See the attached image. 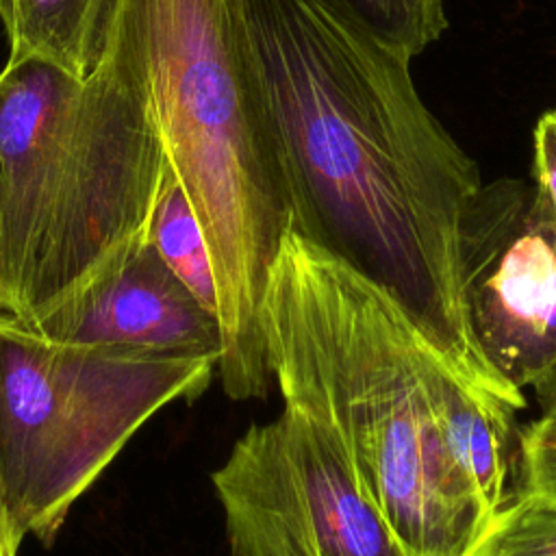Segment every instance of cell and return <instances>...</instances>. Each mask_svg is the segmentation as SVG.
<instances>
[{"label": "cell", "mask_w": 556, "mask_h": 556, "mask_svg": "<svg viewBox=\"0 0 556 556\" xmlns=\"http://www.w3.org/2000/svg\"><path fill=\"white\" fill-rule=\"evenodd\" d=\"M291 230L382 287L478 393L513 410L471 330L463 232L484 185L421 100L410 56L328 0H243Z\"/></svg>", "instance_id": "cell-1"}, {"label": "cell", "mask_w": 556, "mask_h": 556, "mask_svg": "<svg viewBox=\"0 0 556 556\" xmlns=\"http://www.w3.org/2000/svg\"><path fill=\"white\" fill-rule=\"evenodd\" d=\"M261 328L285 408L328 439L404 556H469L495 515L439 421V406L465 380L404 308L289 228Z\"/></svg>", "instance_id": "cell-2"}, {"label": "cell", "mask_w": 556, "mask_h": 556, "mask_svg": "<svg viewBox=\"0 0 556 556\" xmlns=\"http://www.w3.org/2000/svg\"><path fill=\"white\" fill-rule=\"evenodd\" d=\"M167 165L200 224L217 289V374L232 400L269 387L261 311L291 226L243 0H115Z\"/></svg>", "instance_id": "cell-3"}, {"label": "cell", "mask_w": 556, "mask_h": 556, "mask_svg": "<svg viewBox=\"0 0 556 556\" xmlns=\"http://www.w3.org/2000/svg\"><path fill=\"white\" fill-rule=\"evenodd\" d=\"M165 169L141 78L109 22L76 78L22 59L0 72V313L28 326L76 300L148 224Z\"/></svg>", "instance_id": "cell-4"}, {"label": "cell", "mask_w": 556, "mask_h": 556, "mask_svg": "<svg viewBox=\"0 0 556 556\" xmlns=\"http://www.w3.org/2000/svg\"><path fill=\"white\" fill-rule=\"evenodd\" d=\"M215 371L213 356L59 341L0 313V495L20 539L50 545L128 439Z\"/></svg>", "instance_id": "cell-5"}, {"label": "cell", "mask_w": 556, "mask_h": 556, "mask_svg": "<svg viewBox=\"0 0 556 556\" xmlns=\"http://www.w3.org/2000/svg\"><path fill=\"white\" fill-rule=\"evenodd\" d=\"M228 556H404L328 439L282 408L211 473Z\"/></svg>", "instance_id": "cell-6"}, {"label": "cell", "mask_w": 556, "mask_h": 556, "mask_svg": "<svg viewBox=\"0 0 556 556\" xmlns=\"http://www.w3.org/2000/svg\"><path fill=\"white\" fill-rule=\"evenodd\" d=\"M463 287L486 361L532 387L556 363V219L536 189L484 185L463 232Z\"/></svg>", "instance_id": "cell-7"}, {"label": "cell", "mask_w": 556, "mask_h": 556, "mask_svg": "<svg viewBox=\"0 0 556 556\" xmlns=\"http://www.w3.org/2000/svg\"><path fill=\"white\" fill-rule=\"evenodd\" d=\"M33 328L59 341L163 356L219 361L222 354L217 315L174 276L148 237L139 239L76 300Z\"/></svg>", "instance_id": "cell-8"}, {"label": "cell", "mask_w": 556, "mask_h": 556, "mask_svg": "<svg viewBox=\"0 0 556 556\" xmlns=\"http://www.w3.org/2000/svg\"><path fill=\"white\" fill-rule=\"evenodd\" d=\"M115 0H0L9 61L39 59L85 78L98 63Z\"/></svg>", "instance_id": "cell-9"}, {"label": "cell", "mask_w": 556, "mask_h": 556, "mask_svg": "<svg viewBox=\"0 0 556 556\" xmlns=\"http://www.w3.org/2000/svg\"><path fill=\"white\" fill-rule=\"evenodd\" d=\"M148 241L198 302L217 315V289L206 241L167 161L148 224Z\"/></svg>", "instance_id": "cell-10"}, {"label": "cell", "mask_w": 556, "mask_h": 556, "mask_svg": "<svg viewBox=\"0 0 556 556\" xmlns=\"http://www.w3.org/2000/svg\"><path fill=\"white\" fill-rule=\"evenodd\" d=\"M369 33L402 50L421 54L447 30L445 0H328Z\"/></svg>", "instance_id": "cell-11"}, {"label": "cell", "mask_w": 556, "mask_h": 556, "mask_svg": "<svg viewBox=\"0 0 556 556\" xmlns=\"http://www.w3.org/2000/svg\"><path fill=\"white\" fill-rule=\"evenodd\" d=\"M469 556H556V502L519 491L502 504Z\"/></svg>", "instance_id": "cell-12"}, {"label": "cell", "mask_w": 556, "mask_h": 556, "mask_svg": "<svg viewBox=\"0 0 556 556\" xmlns=\"http://www.w3.org/2000/svg\"><path fill=\"white\" fill-rule=\"evenodd\" d=\"M517 443L521 491L556 502V410H545L526 426Z\"/></svg>", "instance_id": "cell-13"}, {"label": "cell", "mask_w": 556, "mask_h": 556, "mask_svg": "<svg viewBox=\"0 0 556 556\" xmlns=\"http://www.w3.org/2000/svg\"><path fill=\"white\" fill-rule=\"evenodd\" d=\"M536 191L556 219V109L539 117L534 126Z\"/></svg>", "instance_id": "cell-14"}, {"label": "cell", "mask_w": 556, "mask_h": 556, "mask_svg": "<svg viewBox=\"0 0 556 556\" xmlns=\"http://www.w3.org/2000/svg\"><path fill=\"white\" fill-rule=\"evenodd\" d=\"M539 406L545 410H556V363L532 384Z\"/></svg>", "instance_id": "cell-15"}, {"label": "cell", "mask_w": 556, "mask_h": 556, "mask_svg": "<svg viewBox=\"0 0 556 556\" xmlns=\"http://www.w3.org/2000/svg\"><path fill=\"white\" fill-rule=\"evenodd\" d=\"M20 545H22V539L11 523L4 502H2V495H0V556H17Z\"/></svg>", "instance_id": "cell-16"}]
</instances>
